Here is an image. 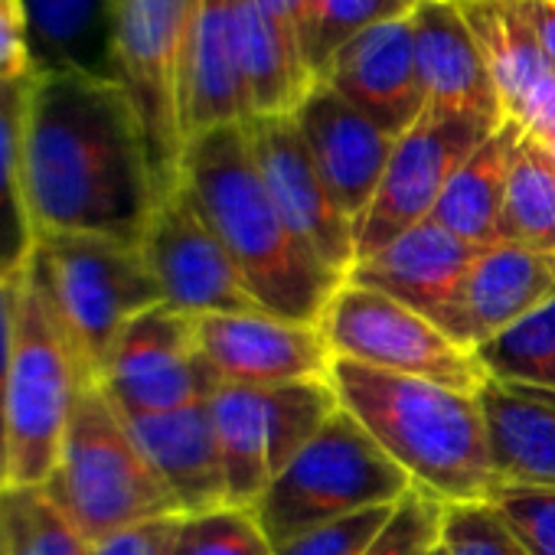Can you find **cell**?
Returning <instances> with one entry per match:
<instances>
[{"label":"cell","instance_id":"cell-1","mask_svg":"<svg viewBox=\"0 0 555 555\" xmlns=\"http://www.w3.org/2000/svg\"><path fill=\"white\" fill-rule=\"evenodd\" d=\"M24 209L34 235L138 242L160 203L134 102L108 73L53 66L27 82Z\"/></svg>","mask_w":555,"mask_h":555},{"label":"cell","instance_id":"cell-2","mask_svg":"<svg viewBox=\"0 0 555 555\" xmlns=\"http://www.w3.org/2000/svg\"><path fill=\"white\" fill-rule=\"evenodd\" d=\"M180 190L229 248L255 301L285 321L318 324L344 274L321 264L278 212L245 125H222L186 141Z\"/></svg>","mask_w":555,"mask_h":555},{"label":"cell","instance_id":"cell-3","mask_svg":"<svg viewBox=\"0 0 555 555\" xmlns=\"http://www.w3.org/2000/svg\"><path fill=\"white\" fill-rule=\"evenodd\" d=\"M327 379L340 405L409 474L412 487L444 506L493 496L500 480L477 392L383 373L344 357H334Z\"/></svg>","mask_w":555,"mask_h":555},{"label":"cell","instance_id":"cell-4","mask_svg":"<svg viewBox=\"0 0 555 555\" xmlns=\"http://www.w3.org/2000/svg\"><path fill=\"white\" fill-rule=\"evenodd\" d=\"M43 490L89 542L183 516L99 379L86 386Z\"/></svg>","mask_w":555,"mask_h":555},{"label":"cell","instance_id":"cell-5","mask_svg":"<svg viewBox=\"0 0 555 555\" xmlns=\"http://www.w3.org/2000/svg\"><path fill=\"white\" fill-rule=\"evenodd\" d=\"M89 383L95 373L24 264L8 392V483L43 487L50 480Z\"/></svg>","mask_w":555,"mask_h":555},{"label":"cell","instance_id":"cell-6","mask_svg":"<svg viewBox=\"0 0 555 555\" xmlns=\"http://www.w3.org/2000/svg\"><path fill=\"white\" fill-rule=\"evenodd\" d=\"M409 490V474L340 405L321 435L271 477L251 509L271 545H282L353 513L399 503Z\"/></svg>","mask_w":555,"mask_h":555},{"label":"cell","instance_id":"cell-7","mask_svg":"<svg viewBox=\"0 0 555 555\" xmlns=\"http://www.w3.org/2000/svg\"><path fill=\"white\" fill-rule=\"evenodd\" d=\"M27 268L95 379L118 334L138 314L164 305L138 242L79 232L34 235Z\"/></svg>","mask_w":555,"mask_h":555},{"label":"cell","instance_id":"cell-8","mask_svg":"<svg viewBox=\"0 0 555 555\" xmlns=\"http://www.w3.org/2000/svg\"><path fill=\"white\" fill-rule=\"evenodd\" d=\"M196 8L199 0H108V76L144 125L160 199L180 186V82Z\"/></svg>","mask_w":555,"mask_h":555},{"label":"cell","instance_id":"cell-9","mask_svg":"<svg viewBox=\"0 0 555 555\" xmlns=\"http://www.w3.org/2000/svg\"><path fill=\"white\" fill-rule=\"evenodd\" d=\"M318 324L334 357L457 392H480L487 383L474 350L461 347L435 321L386 298L383 292L344 282Z\"/></svg>","mask_w":555,"mask_h":555},{"label":"cell","instance_id":"cell-10","mask_svg":"<svg viewBox=\"0 0 555 555\" xmlns=\"http://www.w3.org/2000/svg\"><path fill=\"white\" fill-rule=\"evenodd\" d=\"M503 121L464 112H428L396 138L383 183L357 222V261L431 219L448 180Z\"/></svg>","mask_w":555,"mask_h":555},{"label":"cell","instance_id":"cell-11","mask_svg":"<svg viewBox=\"0 0 555 555\" xmlns=\"http://www.w3.org/2000/svg\"><path fill=\"white\" fill-rule=\"evenodd\" d=\"M216 383L196 347V318L170 305L138 314L118 334L99 373V386L128 418L206 402Z\"/></svg>","mask_w":555,"mask_h":555},{"label":"cell","instance_id":"cell-12","mask_svg":"<svg viewBox=\"0 0 555 555\" xmlns=\"http://www.w3.org/2000/svg\"><path fill=\"white\" fill-rule=\"evenodd\" d=\"M141 251L151 274L157 278L164 305L186 318L264 311L255 301L229 248L206 225V219L180 186L157 203L141 235Z\"/></svg>","mask_w":555,"mask_h":555},{"label":"cell","instance_id":"cell-13","mask_svg":"<svg viewBox=\"0 0 555 555\" xmlns=\"http://www.w3.org/2000/svg\"><path fill=\"white\" fill-rule=\"evenodd\" d=\"M245 131L278 212L321 264L347 278L357 264V225L324 183L295 115H258Z\"/></svg>","mask_w":555,"mask_h":555},{"label":"cell","instance_id":"cell-14","mask_svg":"<svg viewBox=\"0 0 555 555\" xmlns=\"http://www.w3.org/2000/svg\"><path fill=\"white\" fill-rule=\"evenodd\" d=\"M196 347L219 383L255 389L327 379L334 350L321 324L261 314L196 318Z\"/></svg>","mask_w":555,"mask_h":555},{"label":"cell","instance_id":"cell-15","mask_svg":"<svg viewBox=\"0 0 555 555\" xmlns=\"http://www.w3.org/2000/svg\"><path fill=\"white\" fill-rule=\"evenodd\" d=\"M480 251L483 245L464 242L435 219H425L392 238L386 248L360 258L350 268L347 282L383 292L444 331Z\"/></svg>","mask_w":555,"mask_h":555},{"label":"cell","instance_id":"cell-16","mask_svg":"<svg viewBox=\"0 0 555 555\" xmlns=\"http://www.w3.org/2000/svg\"><path fill=\"white\" fill-rule=\"evenodd\" d=\"M321 82L337 89L386 134L402 138L428 108L415 63L412 17L370 27L344 43L324 66Z\"/></svg>","mask_w":555,"mask_h":555},{"label":"cell","instance_id":"cell-17","mask_svg":"<svg viewBox=\"0 0 555 555\" xmlns=\"http://www.w3.org/2000/svg\"><path fill=\"white\" fill-rule=\"evenodd\" d=\"M295 121L337 206L357 225L383 183L396 138L321 79L298 105Z\"/></svg>","mask_w":555,"mask_h":555},{"label":"cell","instance_id":"cell-18","mask_svg":"<svg viewBox=\"0 0 555 555\" xmlns=\"http://www.w3.org/2000/svg\"><path fill=\"white\" fill-rule=\"evenodd\" d=\"M467 17L503 108L529 138H555V63L516 14L513 0H457Z\"/></svg>","mask_w":555,"mask_h":555},{"label":"cell","instance_id":"cell-19","mask_svg":"<svg viewBox=\"0 0 555 555\" xmlns=\"http://www.w3.org/2000/svg\"><path fill=\"white\" fill-rule=\"evenodd\" d=\"M555 298V255L490 245L474 261L444 334L477 350Z\"/></svg>","mask_w":555,"mask_h":555},{"label":"cell","instance_id":"cell-20","mask_svg":"<svg viewBox=\"0 0 555 555\" xmlns=\"http://www.w3.org/2000/svg\"><path fill=\"white\" fill-rule=\"evenodd\" d=\"M412 27L428 112H464L506 121L487 56L457 0H422L412 14Z\"/></svg>","mask_w":555,"mask_h":555},{"label":"cell","instance_id":"cell-21","mask_svg":"<svg viewBox=\"0 0 555 555\" xmlns=\"http://www.w3.org/2000/svg\"><path fill=\"white\" fill-rule=\"evenodd\" d=\"M125 422L183 516L229 503L222 454L206 402L160 415H125Z\"/></svg>","mask_w":555,"mask_h":555},{"label":"cell","instance_id":"cell-22","mask_svg":"<svg viewBox=\"0 0 555 555\" xmlns=\"http://www.w3.org/2000/svg\"><path fill=\"white\" fill-rule=\"evenodd\" d=\"M255 118L238 63L232 0H199L180 82L183 138Z\"/></svg>","mask_w":555,"mask_h":555},{"label":"cell","instance_id":"cell-23","mask_svg":"<svg viewBox=\"0 0 555 555\" xmlns=\"http://www.w3.org/2000/svg\"><path fill=\"white\" fill-rule=\"evenodd\" d=\"M477 396L487 415L496 480L555 490V396L506 389L493 379Z\"/></svg>","mask_w":555,"mask_h":555},{"label":"cell","instance_id":"cell-24","mask_svg":"<svg viewBox=\"0 0 555 555\" xmlns=\"http://www.w3.org/2000/svg\"><path fill=\"white\" fill-rule=\"evenodd\" d=\"M232 24L255 118L295 115L318 82L301 50L261 11L258 0H232Z\"/></svg>","mask_w":555,"mask_h":555},{"label":"cell","instance_id":"cell-25","mask_svg":"<svg viewBox=\"0 0 555 555\" xmlns=\"http://www.w3.org/2000/svg\"><path fill=\"white\" fill-rule=\"evenodd\" d=\"M526 131L516 121H503L448 180L431 219L448 232L474 245H496V229L506 203L509 167Z\"/></svg>","mask_w":555,"mask_h":555},{"label":"cell","instance_id":"cell-26","mask_svg":"<svg viewBox=\"0 0 555 555\" xmlns=\"http://www.w3.org/2000/svg\"><path fill=\"white\" fill-rule=\"evenodd\" d=\"M206 405H209L219 454H222L229 503L255 506L274 477L264 389L238 386V383H216Z\"/></svg>","mask_w":555,"mask_h":555},{"label":"cell","instance_id":"cell-27","mask_svg":"<svg viewBox=\"0 0 555 555\" xmlns=\"http://www.w3.org/2000/svg\"><path fill=\"white\" fill-rule=\"evenodd\" d=\"M40 69L108 73V0H27Z\"/></svg>","mask_w":555,"mask_h":555},{"label":"cell","instance_id":"cell-28","mask_svg":"<svg viewBox=\"0 0 555 555\" xmlns=\"http://www.w3.org/2000/svg\"><path fill=\"white\" fill-rule=\"evenodd\" d=\"M496 242L555 255V160L529 134L519 138L513 154Z\"/></svg>","mask_w":555,"mask_h":555},{"label":"cell","instance_id":"cell-29","mask_svg":"<svg viewBox=\"0 0 555 555\" xmlns=\"http://www.w3.org/2000/svg\"><path fill=\"white\" fill-rule=\"evenodd\" d=\"M474 353L487 379L519 392L555 396V298Z\"/></svg>","mask_w":555,"mask_h":555},{"label":"cell","instance_id":"cell-30","mask_svg":"<svg viewBox=\"0 0 555 555\" xmlns=\"http://www.w3.org/2000/svg\"><path fill=\"white\" fill-rule=\"evenodd\" d=\"M24 105L27 82H0V274H17L34 251V229L21 190Z\"/></svg>","mask_w":555,"mask_h":555},{"label":"cell","instance_id":"cell-31","mask_svg":"<svg viewBox=\"0 0 555 555\" xmlns=\"http://www.w3.org/2000/svg\"><path fill=\"white\" fill-rule=\"evenodd\" d=\"M0 555H92V542L43 487L8 483L0 490Z\"/></svg>","mask_w":555,"mask_h":555},{"label":"cell","instance_id":"cell-32","mask_svg":"<svg viewBox=\"0 0 555 555\" xmlns=\"http://www.w3.org/2000/svg\"><path fill=\"white\" fill-rule=\"evenodd\" d=\"M268 402V444L271 470H282L301 448H308L321 428L340 412V396L331 379H305L264 389Z\"/></svg>","mask_w":555,"mask_h":555},{"label":"cell","instance_id":"cell-33","mask_svg":"<svg viewBox=\"0 0 555 555\" xmlns=\"http://www.w3.org/2000/svg\"><path fill=\"white\" fill-rule=\"evenodd\" d=\"M441 545L448 555H532L493 500L444 506Z\"/></svg>","mask_w":555,"mask_h":555},{"label":"cell","instance_id":"cell-34","mask_svg":"<svg viewBox=\"0 0 555 555\" xmlns=\"http://www.w3.org/2000/svg\"><path fill=\"white\" fill-rule=\"evenodd\" d=\"M180 535L190 555H274L251 506L225 503L209 513L183 516Z\"/></svg>","mask_w":555,"mask_h":555},{"label":"cell","instance_id":"cell-35","mask_svg":"<svg viewBox=\"0 0 555 555\" xmlns=\"http://www.w3.org/2000/svg\"><path fill=\"white\" fill-rule=\"evenodd\" d=\"M318 4V79L331 56L370 27L412 17L422 0H314Z\"/></svg>","mask_w":555,"mask_h":555},{"label":"cell","instance_id":"cell-36","mask_svg":"<svg viewBox=\"0 0 555 555\" xmlns=\"http://www.w3.org/2000/svg\"><path fill=\"white\" fill-rule=\"evenodd\" d=\"M444 503L412 487L363 555H428L441 542Z\"/></svg>","mask_w":555,"mask_h":555},{"label":"cell","instance_id":"cell-37","mask_svg":"<svg viewBox=\"0 0 555 555\" xmlns=\"http://www.w3.org/2000/svg\"><path fill=\"white\" fill-rule=\"evenodd\" d=\"M392 509H396V503H386V506H373V509L353 513L347 519L318 526L311 532H301L282 545H274V555H363L366 545L389 522Z\"/></svg>","mask_w":555,"mask_h":555},{"label":"cell","instance_id":"cell-38","mask_svg":"<svg viewBox=\"0 0 555 555\" xmlns=\"http://www.w3.org/2000/svg\"><path fill=\"white\" fill-rule=\"evenodd\" d=\"M532 555H555V490L496 483L490 496Z\"/></svg>","mask_w":555,"mask_h":555},{"label":"cell","instance_id":"cell-39","mask_svg":"<svg viewBox=\"0 0 555 555\" xmlns=\"http://www.w3.org/2000/svg\"><path fill=\"white\" fill-rule=\"evenodd\" d=\"M37 69L27 0H0V82H30Z\"/></svg>","mask_w":555,"mask_h":555},{"label":"cell","instance_id":"cell-40","mask_svg":"<svg viewBox=\"0 0 555 555\" xmlns=\"http://www.w3.org/2000/svg\"><path fill=\"white\" fill-rule=\"evenodd\" d=\"M17 305H21V271L0 274V490L8 487V392L17 340Z\"/></svg>","mask_w":555,"mask_h":555},{"label":"cell","instance_id":"cell-41","mask_svg":"<svg viewBox=\"0 0 555 555\" xmlns=\"http://www.w3.org/2000/svg\"><path fill=\"white\" fill-rule=\"evenodd\" d=\"M180 526H183V516L151 519V522H141V526H131V529H121L115 535L92 542V555H167Z\"/></svg>","mask_w":555,"mask_h":555},{"label":"cell","instance_id":"cell-42","mask_svg":"<svg viewBox=\"0 0 555 555\" xmlns=\"http://www.w3.org/2000/svg\"><path fill=\"white\" fill-rule=\"evenodd\" d=\"M261 11L288 34L318 76V4L314 0H258Z\"/></svg>","mask_w":555,"mask_h":555},{"label":"cell","instance_id":"cell-43","mask_svg":"<svg viewBox=\"0 0 555 555\" xmlns=\"http://www.w3.org/2000/svg\"><path fill=\"white\" fill-rule=\"evenodd\" d=\"M513 8L555 63V0H513Z\"/></svg>","mask_w":555,"mask_h":555},{"label":"cell","instance_id":"cell-44","mask_svg":"<svg viewBox=\"0 0 555 555\" xmlns=\"http://www.w3.org/2000/svg\"><path fill=\"white\" fill-rule=\"evenodd\" d=\"M180 529H183V526H180ZM167 555H190V552H186V545H183V535H180V532H177L173 545L167 548Z\"/></svg>","mask_w":555,"mask_h":555},{"label":"cell","instance_id":"cell-45","mask_svg":"<svg viewBox=\"0 0 555 555\" xmlns=\"http://www.w3.org/2000/svg\"><path fill=\"white\" fill-rule=\"evenodd\" d=\"M545 151H548V154H552V160H555V138H552V141H545Z\"/></svg>","mask_w":555,"mask_h":555},{"label":"cell","instance_id":"cell-46","mask_svg":"<svg viewBox=\"0 0 555 555\" xmlns=\"http://www.w3.org/2000/svg\"><path fill=\"white\" fill-rule=\"evenodd\" d=\"M428 555H448V552H444V545H441V542H438V545H435V548H431V552H428Z\"/></svg>","mask_w":555,"mask_h":555}]
</instances>
